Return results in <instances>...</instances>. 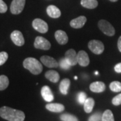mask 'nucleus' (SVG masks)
I'll return each instance as SVG.
<instances>
[{
	"mask_svg": "<svg viewBox=\"0 0 121 121\" xmlns=\"http://www.w3.org/2000/svg\"><path fill=\"white\" fill-rule=\"evenodd\" d=\"M0 117L8 121H24L25 114L19 110L3 106L0 108Z\"/></svg>",
	"mask_w": 121,
	"mask_h": 121,
	"instance_id": "1",
	"label": "nucleus"
},
{
	"mask_svg": "<svg viewBox=\"0 0 121 121\" xmlns=\"http://www.w3.org/2000/svg\"><path fill=\"white\" fill-rule=\"evenodd\" d=\"M23 66L25 69L30 71L34 75H39L43 71V65L40 62L33 57H28L23 62Z\"/></svg>",
	"mask_w": 121,
	"mask_h": 121,
	"instance_id": "2",
	"label": "nucleus"
},
{
	"mask_svg": "<svg viewBox=\"0 0 121 121\" xmlns=\"http://www.w3.org/2000/svg\"><path fill=\"white\" fill-rule=\"evenodd\" d=\"M98 27L99 30H101L104 35L112 36L115 35V29L113 27L112 25L108 21L101 20L98 22Z\"/></svg>",
	"mask_w": 121,
	"mask_h": 121,
	"instance_id": "3",
	"label": "nucleus"
},
{
	"mask_svg": "<svg viewBox=\"0 0 121 121\" xmlns=\"http://www.w3.org/2000/svg\"><path fill=\"white\" fill-rule=\"evenodd\" d=\"M88 48L91 52L95 55H100L104 51V45L98 40H92L88 43Z\"/></svg>",
	"mask_w": 121,
	"mask_h": 121,
	"instance_id": "4",
	"label": "nucleus"
},
{
	"mask_svg": "<svg viewBox=\"0 0 121 121\" xmlns=\"http://www.w3.org/2000/svg\"><path fill=\"white\" fill-rule=\"evenodd\" d=\"M26 0H13L10 5L11 13L17 15L22 12L24 8Z\"/></svg>",
	"mask_w": 121,
	"mask_h": 121,
	"instance_id": "5",
	"label": "nucleus"
},
{
	"mask_svg": "<svg viewBox=\"0 0 121 121\" xmlns=\"http://www.w3.org/2000/svg\"><path fill=\"white\" fill-rule=\"evenodd\" d=\"M34 46L36 48L47 51L50 49L51 44L47 39H46L43 36H37L35 39Z\"/></svg>",
	"mask_w": 121,
	"mask_h": 121,
	"instance_id": "6",
	"label": "nucleus"
},
{
	"mask_svg": "<svg viewBox=\"0 0 121 121\" xmlns=\"http://www.w3.org/2000/svg\"><path fill=\"white\" fill-rule=\"evenodd\" d=\"M32 27L40 33H46L48 30L47 23L40 18H36L32 22Z\"/></svg>",
	"mask_w": 121,
	"mask_h": 121,
	"instance_id": "7",
	"label": "nucleus"
},
{
	"mask_svg": "<svg viewBox=\"0 0 121 121\" xmlns=\"http://www.w3.org/2000/svg\"><path fill=\"white\" fill-rule=\"evenodd\" d=\"M10 38L13 43L18 47H22L25 43V40L24 39L23 35L19 30L13 31L10 35Z\"/></svg>",
	"mask_w": 121,
	"mask_h": 121,
	"instance_id": "8",
	"label": "nucleus"
},
{
	"mask_svg": "<svg viewBox=\"0 0 121 121\" xmlns=\"http://www.w3.org/2000/svg\"><path fill=\"white\" fill-rule=\"evenodd\" d=\"M65 58L69 62V63L71 66L76 65L78 62V54L76 53L74 49H69L65 52Z\"/></svg>",
	"mask_w": 121,
	"mask_h": 121,
	"instance_id": "9",
	"label": "nucleus"
},
{
	"mask_svg": "<svg viewBox=\"0 0 121 121\" xmlns=\"http://www.w3.org/2000/svg\"><path fill=\"white\" fill-rule=\"evenodd\" d=\"M40 60L44 65L49 68H56L59 66L58 62L51 56L44 55L40 57Z\"/></svg>",
	"mask_w": 121,
	"mask_h": 121,
	"instance_id": "10",
	"label": "nucleus"
},
{
	"mask_svg": "<svg viewBox=\"0 0 121 121\" xmlns=\"http://www.w3.org/2000/svg\"><path fill=\"white\" fill-rule=\"evenodd\" d=\"M78 64L82 67H86L90 64V59L87 52L84 51H80L78 53Z\"/></svg>",
	"mask_w": 121,
	"mask_h": 121,
	"instance_id": "11",
	"label": "nucleus"
},
{
	"mask_svg": "<svg viewBox=\"0 0 121 121\" xmlns=\"http://www.w3.org/2000/svg\"><path fill=\"white\" fill-rule=\"evenodd\" d=\"M55 37L56 39L57 43L59 44L63 45L68 43L69 39H68L67 35L66 34L65 32L63 30H56L55 33Z\"/></svg>",
	"mask_w": 121,
	"mask_h": 121,
	"instance_id": "12",
	"label": "nucleus"
},
{
	"mask_svg": "<svg viewBox=\"0 0 121 121\" xmlns=\"http://www.w3.org/2000/svg\"><path fill=\"white\" fill-rule=\"evenodd\" d=\"M41 95L43 99L48 102H51L54 99V95L51 88L47 86H44L41 89Z\"/></svg>",
	"mask_w": 121,
	"mask_h": 121,
	"instance_id": "13",
	"label": "nucleus"
},
{
	"mask_svg": "<svg viewBox=\"0 0 121 121\" xmlns=\"http://www.w3.org/2000/svg\"><path fill=\"white\" fill-rule=\"evenodd\" d=\"M87 21V18L84 16H81L79 17H76L73 20H72L70 22V26L73 28H81L85 25Z\"/></svg>",
	"mask_w": 121,
	"mask_h": 121,
	"instance_id": "14",
	"label": "nucleus"
},
{
	"mask_svg": "<svg viewBox=\"0 0 121 121\" xmlns=\"http://www.w3.org/2000/svg\"><path fill=\"white\" fill-rule=\"evenodd\" d=\"M90 89L92 92L101 93L106 90V86L102 82H95L91 83L90 86Z\"/></svg>",
	"mask_w": 121,
	"mask_h": 121,
	"instance_id": "15",
	"label": "nucleus"
},
{
	"mask_svg": "<svg viewBox=\"0 0 121 121\" xmlns=\"http://www.w3.org/2000/svg\"><path fill=\"white\" fill-rule=\"evenodd\" d=\"M47 12L48 16L52 18H58L60 17L61 15L60 9L56 6L53 5H51L48 6L47 8Z\"/></svg>",
	"mask_w": 121,
	"mask_h": 121,
	"instance_id": "16",
	"label": "nucleus"
},
{
	"mask_svg": "<svg viewBox=\"0 0 121 121\" xmlns=\"http://www.w3.org/2000/svg\"><path fill=\"white\" fill-rule=\"evenodd\" d=\"M46 108L52 112H61L65 110V106L59 103H51L46 105Z\"/></svg>",
	"mask_w": 121,
	"mask_h": 121,
	"instance_id": "17",
	"label": "nucleus"
},
{
	"mask_svg": "<svg viewBox=\"0 0 121 121\" xmlns=\"http://www.w3.org/2000/svg\"><path fill=\"white\" fill-rule=\"evenodd\" d=\"M46 78L52 83H57L59 81L60 76L59 73L54 70H49L45 73Z\"/></svg>",
	"mask_w": 121,
	"mask_h": 121,
	"instance_id": "18",
	"label": "nucleus"
},
{
	"mask_svg": "<svg viewBox=\"0 0 121 121\" xmlns=\"http://www.w3.org/2000/svg\"><path fill=\"white\" fill-rule=\"evenodd\" d=\"M70 84H71V82L67 78L63 79L60 82V85H59V90L62 94L67 95L68 94V90H69Z\"/></svg>",
	"mask_w": 121,
	"mask_h": 121,
	"instance_id": "19",
	"label": "nucleus"
},
{
	"mask_svg": "<svg viewBox=\"0 0 121 121\" xmlns=\"http://www.w3.org/2000/svg\"><path fill=\"white\" fill-rule=\"evenodd\" d=\"M81 5L86 8L94 9L98 6V2L97 0H82Z\"/></svg>",
	"mask_w": 121,
	"mask_h": 121,
	"instance_id": "20",
	"label": "nucleus"
},
{
	"mask_svg": "<svg viewBox=\"0 0 121 121\" xmlns=\"http://www.w3.org/2000/svg\"><path fill=\"white\" fill-rule=\"evenodd\" d=\"M94 104H95V102L93 98H87L86 102L83 104V108L85 112L86 113H90L94 108Z\"/></svg>",
	"mask_w": 121,
	"mask_h": 121,
	"instance_id": "21",
	"label": "nucleus"
},
{
	"mask_svg": "<svg viewBox=\"0 0 121 121\" xmlns=\"http://www.w3.org/2000/svg\"><path fill=\"white\" fill-rule=\"evenodd\" d=\"M9 83V79L6 75H0V91L5 90L8 87Z\"/></svg>",
	"mask_w": 121,
	"mask_h": 121,
	"instance_id": "22",
	"label": "nucleus"
},
{
	"mask_svg": "<svg viewBox=\"0 0 121 121\" xmlns=\"http://www.w3.org/2000/svg\"><path fill=\"white\" fill-rule=\"evenodd\" d=\"M102 121H114V118L112 112L110 110H106L102 114Z\"/></svg>",
	"mask_w": 121,
	"mask_h": 121,
	"instance_id": "23",
	"label": "nucleus"
},
{
	"mask_svg": "<svg viewBox=\"0 0 121 121\" xmlns=\"http://www.w3.org/2000/svg\"><path fill=\"white\" fill-rule=\"evenodd\" d=\"M110 89L114 92H120L121 91V83L117 81L111 82L110 84Z\"/></svg>",
	"mask_w": 121,
	"mask_h": 121,
	"instance_id": "24",
	"label": "nucleus"
},
{
	"mask_svg": "<svg viewBox=\"0 0 121 121\" xmlns=\"http://www.w3.org/2000/svg\"><path fill=\"white\" fill-rule=\"evenodd\" d=\"M60 118L62 121H78L77 117L70 114H63L60 115Z\"/></svg>",
	"mask_w": 121,
	"mask_h": 121,
	"instance_id": "25",
	"label": "nucleus"
},
{
	"mask_svg": "<svg viewBox=\"0 0 121 121\" xmlns=\"http://www.w3.org/2000/svg\"><path fill=\"white\" fill-rule=\"evenodd\" d=\"M87 99L86 94L83 91L79 92L77 95V100H78V103L80 104H83L84 102H86Z\"/></svg>",
	"mask_w": 121,
	"mask_h": 121,
	"instance_id": "26",
	"label": "nucleus"
},
{
	"mask_svg": "<svg viewBox=\"0 0 121 121\" xmlns=\"http://www.w3.org/2000/svg\"><path fill=\"white\" fill-rule=\"evenodd\" d=\"M59 65L60 66V68H62L63 69H65V70H67L71 67V65L69 64V62L65 58H63L60 59Z\"/></svg>",
	"mask_w": 121,
	"mask_h": 121,
	"instance_id": "27",
	"label": "nucleus"
},
{
	"mask_svg": "<svg viewBox=\"0 0 121 121\" xmlns=\"http://www.w3.org/2000/svg\"><path fill=\"white\" fill-rule=\"evenodd\" d=\"M102 114L100 112H95L92 114L88 119V121H102Z\"/></svg>",
	"mask_w": 121,
	"mask_h": 121,
	"instance_id": "28",
	"label": "nucleus"
},
{
	"mask_svg": "<svg viewBox=\"0 0 121 121\" xmlns=\"http://www.w3.org/2000/svg\"><path fill=\"white\" fill-rule=\"evenodd\" d=\"M8 59V54L6 52H0V66L4 65Z\"/></svg>",
	"mask_w": 121,
	"mask_h": 121,
	"instance_id": "29",
	"label": "nucleus"
},
{
	"mask_svg": "<svg viewBox=\"0 0 121 121\" xmlns=\"http://www.w3.org/2000/svg\"><path fill=\"white\" fill-rule=\"evenodd\" d=\"M113 105L114 106H119L121 104V94H119L115 97L113 98L112 100Z\"/></svg>",
	"mask_w": 121,
	"mask_h": 121,
	"instance_id": "30",
	"label": "nucleus"
},
{
	"mask_svg": "<svg viewBox=\"0 0 121 121\" xmlns=\"http://www.w3.org/2000/svg\"><path fill=\"white\" fill-rule=\"evenodd\" d=\"M8 10V6L3 0H0V13H5Z\"/></svg>",
	"mask_w": 121,
	"mask_h": 121,
	"instance_id": "31",
	"label": "nucleus"
},
{
	"mask_svg": "<svg viewBox=\"0 0 121 121\" xmlns=\"http://www.w3.org/2000/svg\"><path fill=\"white\" fill-rule=\"evenodd\" d=\"M114 71L117 73H121V63H118V64H117L114 66Z\"/></svg>",
	"mask_w": 121,
	"mask_h": 121,
	"instance_id": "32",
	"label": "nucleus"
},
{
	"mask_svg": "<svg viewBox=\"0 0 121 121\" xmlns=\"http://www.w3.org/2000/svg\"><path fill=\"white\" fill-rule=\"evenodd\" d=\"M118 48L119 51L121 52V36L118 40Z\"/></svg>",
	"mask_w": 121,
	"mask_h": 121,
	"instance_id": "33",
	"label": "nucleus"
},
{
	"mask_svg": "<svg viewBox=\"0 0 121 121\" xmlns=\"http://www.w3.org/2000/svg\"><path fill=\"white\" fill-rule=\"evenodd\" d=\"M110 1H112V2H116V1H117L118 0H110Z\"/></svg>",
	"mask_w": 121,
	"mask_h": 121,
	"instance_id": "34",
	"label": "nucleus"
},
{
	"mask_svg": "<svg viewBox=\"0 0 121 121\" xmlns=\"http://www.w3.org/2000/svg\"><path fill=\"white\" fill-rule=\"evenodd\" d=\"M74 79H78V77H77V76H75Z\"/></svg>",
	"mask_w": 121,
	"mask_h": 121,
	"instance_id": "35",
	"label": "nucleus"
},
{
	"mask_svg": "<svg viewBox=\"0 0 121 121\" xmlns=\"http://www.w3.org/2000/svg\"><path fill=\"white\" fill-rule=\"evenodd\" d=\"M95 75H98V72H97V71H96V72H95Z\"/></svg>",
	"mask_w": 121,
	"mask_h": 121,
	"instance_id": "36",
	"label": "nucleus"
}]
</instances>
